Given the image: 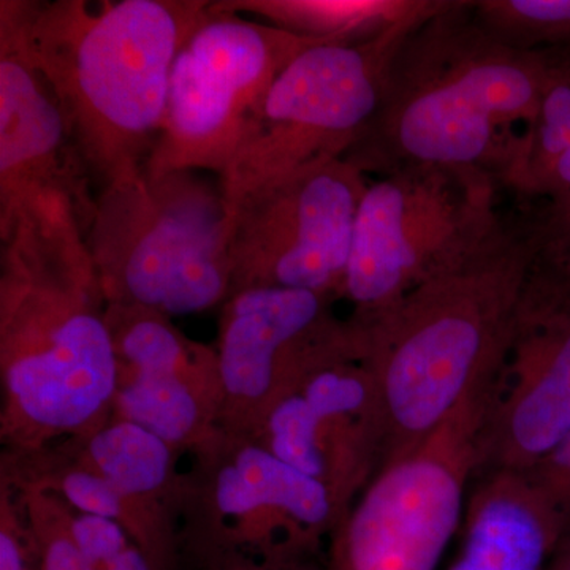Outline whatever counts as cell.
Here are the masks:
<instances>
[{
    "label": "cell",
    "instance_id": "7c38bea8",
    "mask_svg": "<svg viewBox=\"0 0 570 570\" xmlns=\"http://www.w3.org/2000/svg\"><path fill=\"white\" fill-rule=\"evenodd\" d=\"M94 186L61 107L0 2V239L17 228L88 238Z\"/></svg>",
    "mask_w": 570,
    "mask_h": 570
},
{
    "label": "cell",
    "instance_id": "44dd1931",
    "mask_svg": "<svg viewBox=\"0 0 570 570\" xmlns=\"http://www.w3.org/2000/svg\"><path fill=\"white\" fill-rule=\"evenodd\" d=\"M14 490L36 538L40 570H92L71 530L70 505L48 491L20 487Z\"/></svg>",
    "mask_w": 570,
    "mask_h": 570
},
{
    "label": "cell",
    "instance_id": "ffe728a7",
    "mask_svg": "<svg viewBox=\"0 0 570 570\" xmlns=\"http://www.w3.org/2000/svg\"><path fill=\"white\" fill-rule=\"evenodd\" d=\"M472 9L510 47L570 52V0H472Z\"/></svg>",
    "mask_w": 570,
    "mask_h": 570
},
{
    "label": "cell",
    "instance_id": "2e32d148",
    "mask_svg": "<svg viewBox=\"0 0 570 570\" xmlns=\"http://www.w3.org/2000/svg\"><path fill=\"white\" fill-rule=\"evenodd\" d=\"M107 322L116 358L111 417L149 431L186 456L219 426L216 348L148 307L108 305Z\"/></svg>",
    "mask_w": 570,
    "mask_h": 570
},
{
    "label": "cell",
    "instance_id": "8992f818",
    "mask_svg": "<svg viewBox=\"0 0 570 570\" xmlns=\"http://www.w3.org/2000/svg\"><path fill=\"white\" fill-rule=\"evenodd\" d=\"M441 2L371 39L314 45L285 67L219 176L228 217L258 187L346 157L376 115L396 51Z\"/></svg>",
    "mask_w": 570,
    "mask_h": 570
},
{
    "label": "cell",
    "instance_id": "9a60e30c",
    "mask_svg": "<svg viewBox=\"0 0 570 570\" xmlns=\"http://www.w3.org/2000/svg\"><path fill=\"white\" fill-rule=\"evenodd\" d=\"M570 431V281L539 264L521 295L474 475L524 472Z\"/></svg>",
    "mask_w": 570,
    "mask_h": 570
},
{
    "label": "cell",
    "instance_id": "7402d4cb",
    "mask_svg": "<svg viewBox=\"0 0 570 570\" xmlns=\"http://www.w3.org/2000/svg\"><path fill=\"white\" fill-rule=\"evenodd\" d=\"M71 530L92 570H153L121 524L71 509Z\"/></svg>",
    "mask_w": 570,
    "mask_h": 570
},
{
    "label": "cell",
    "instance_id": "603a6c76",
    "mask_svg": "<svg viewBox=\"0 0 570 570\" xmlns=\"http://www.w3.org/2000/svg\"><path fill=\"white\" fill-rule=\"evenodd\" d=\"M0 570H40L39 549L20 494L0 478Z\"/></svg>",
    "mask_w": 570,
    "mask_h": 570
},
{
    "label": "cell",
    "instance_id": "ba28073f",
    "mask_svg": "<svg viewBox=\"0 0 570 570\" xmlns=\"http://www.w3.org/2000/svg\"><path fill=\"white\" fill-rule=\"evenodd\" d=\"M501 184L474 168L412 165L370 181L356 213L343 299L376 317L489 230Z\"/></svg>",
    "mask_w": 570,
    "mask_h": 570
},
{
    "label": "cell",
    "instance_id": "484cf974",
    "mask_svg": "<svg viewBox=\"0 0 570 570\" xmlns=\"http://www.w3.org/2000/svg\"><path fill=\"white\" fill-rule=\"evenodd\" d=\"M324 557L253 560L242 557L184 558L179 570H322Z\"/></svg>",
    "mask_w": 570,
    "mask_h": 570
},
{
    "label": "cell",
    "instance_id": "4316f807",
    "mask_svg": "<svg viewBox=\"0 0 570 570\" xmlns=\"http://www.w3.org/2000/svg\"><path fill=\"white\" fill-rule=\"evenodd\" d=\"M568 190H570V148L551 167L549 175L540 183L538 193L532 200H546V198L568 193Z\"/></svg>",
    "mask_w": 570,
    "mask_h": 570
},
{
    "label": "cell",
    "instance_id": "6da1fadb",
    "mask_svg": "<svg viewBox=\"0 0 570 570\" xmlns=\"http://www.w3.org/2000/svg\"><path fill=\"white\" fill-rule=\"evenodd\" d=\"M568 55L510 47L480 24L472 0H442L396 51L376 115L344 159L366 176L474 168L502 187Z\"/></svg>",
    "mask_w": 570,
    "mask_h": 570
},
{
    "label": "cell",
    "instance_id": "9c48e42d",
    "mask_svg": "<svg viewBox=\"0 0 570 570\" xmlns=\"http://www.w3.org/2000/svg\"><path fill=\"white\" fill-rule=\"evenodd\" d=\"M184 459L181 560L324 557L341 513L316 480L219 428Z\"/></svg>",
    "mask_w": 570,
    "mask_h": 570
},
{
    "label": "cell",
    "instance_id": "e0dca14e",
    "mask_svg": "<svg viewBox=\"0 0 570 570\" xmlns=\"http://www.w3.org/2000/svg\"><path fill=\"white\" fill-rule=\"evenodd\" d=\"M71 441L121 505V527L153 570H179L184 502L183 453L149 431L111 417Z\"/></svg>",
    "mask_w": 570,
    "mask_h": 570
},
{
    "label": "cell",
    "instance_id": "30bf717a",
    "mask_svg": "<svg viewBox=\"0 0 570 570\" xmlns=\"http://www.w3.org/2000/svg\"><path fill=\"white\" fill-rule=\"evenodd\" d=\"M318 43L326 41L209 2L176 55L163 132L145 171H209L219 178L273 82Z\"/></svg>",
    "mask_w": 570,
    "mask_h": 570
},
{
    "label": "cell",
    "instance_id": "277c9868",
    "mask_svg": "<svg viewBox=\"0 0 570 570\" xmlns=\"http://www.w3.org/2000/svg\"><path fill=\"white\" fill-rule=\"evenodd\" d=\"M107 298L85 238L17 228L0 249L2 455L86 436L112 414Z\"/></svg>",
    "mask_w": 570,
    "mask_h": 570
},
{
    "label": "cell",
    "instance_id": "ac0fdd59",
    "mask_svg": "<svg viewBox=\"0 0 570 570\" xmlns=\"http://www.w3.org/2000/svg\"><path fill=\"white\" fill-rule=\"evenodd\" d=\"M448 570H547L562 532L521 472L474 475Z\"/></svg>",
    "mask_w": 570,
    "mask_h": 570
},
{
    "label": "cell",
    "instance_id": "8fae6325",
    "mask_svg": "<svg viewBox=\"0 0 570 570\" xmlns=\"http://www.w3.org/2000/svg\"><path fill=\"white\" fill-rule=\"evenodd\" d=\"M367 184V176L346 159H333L246 195L228 217L230 295L275 287L343 299L355 217Z\"/></svg>",
    "mask_w": 570,
    "mask_h": 570
},
{
    "label": "cell",
    "instance_id": "3957f363",
    "mask_svg": "<svg viewBox=\"0 0 570 570\" xmlns=\"http://www.w3.org/2000/svg\"><path fill=\"white\" fill-rule=\"evenodd\" d=\"M99 190L145 170L208 0H2Z\"/></svg>",
    "mask_w": 570,
    "mask_h": 570
},
{
    "label": "cell",
    "instance_id": "cb8c5ba5",
    "mask_svg": "<svg viewBox=\"0 0 570 570\" xmlns=\"http://www.w3.org/2000/svg\"><path fill=\"white\" fill-rule=\"evenodd\" d=\"M521 474L560 524L562 538H570V431L534 466Z\"/></svg>",
    "mask_w": 570,
    "mask_h": 570
},
{
    "label": "cell",
    "instance_id": "4fadbf2b",
    "mask_svg": "<svg viewBox=\"0 0 570 570\" xmlns=\"http://www.w3.org/2000/svg\"><path fill=\"white\" fill-rule=\"evenodd\" d=\"M337 302L275 287L245 288L225 299L214 346L223 385L219 430L253 436L299 379L356 347L354 326L337 316Z\"/></svg>",
    "mask_w": 570,
    "mask_h": 570
},
{
    "label": "cell",
    "instance_id": "52a82bcc",
    "mask_svg": "<svg viewBox=\"0 0 570 570\" xmlns=\"http://www.w3.org/2000/svg\"><path fill=\"white\" fill-rule=\"evenodd\" d=\"M497 376L417 448L389 461L326 543L322 570H439L460 532Z\"/></svg>",
    "mask_w": 570,
    "mask_h": 570
},
{
    "label": "cell",
    "instance_id": "d6986e66",
    "mask_svg": "<svg viewBox=\"0 0 570 570\" xmlns=\"http://www.w3.org/2000/svg\"><path fill=\"white\" fill-rule=\"evenodd\" d=\"M426 0H216L213 9L250 13L266 24L325 41H358L387 31Z\"/></svg>",
    "mask_w": 570,
    "mask_h": 570
},
{
    "label": "cell",
    "instance_id": "d4e9b609",
    "mask_svg": "<svg viewBox=\"0 0 570 570\" xmlns=\"http://www.w3.org/2000/svg\"><path fill=\"white\" fill-rule=\"evenodd\" d=\"M538 230L539 253L570 245V190L546 200H530Z\"/></svg>",
    "mask_w": 570,
    "mask_h": 570
},
{
    "label": "cell",
    "instance_id": "7a4b0ae2",
    "mask_svg": "<svg viewBox=\"0 0 570 570\" xmlns=\"http://www.w3.org/2000/svg\"><path fill=\"white\" fill-rule=\"evenodd\" d=\"M538 250L531 202L519 198L459 261L387 311L347 317L384 403V464L422 444L501 367Z\"/></svg>",
    "mask_w": 570,
    "mask_h": 570
},
{
    "label": "cell",
    "instance_id": "83f0119b",
    "mask_svg": "<svg viewBox=\"0 0 570 570\" xmlns=\"http://www.w3.org/2000/svg\"><path fill=\"white\" fill-rule=\"evenodd\" d=\"M547 570H570V538L561 540L547 566Z\"/></svg>",
    "mask_w": 570,
    "mask_h": 570
},
{
    "label": "cell",
    "instance_id": "5bb4252c",
    "mask_svg": "<svg viewBox=\"0 0 570 570\" xmlns=\"http://www.w3.org/2000/svg\"><path fill=\"white\" fill-rule=\"evenodd\" d=\"M250 438L324 487L343 520L387 456L384 403L358 341L299 379Z\"/></svg>",
    "mask_w": 570,
    "mask_h": 570
},
{
    "label": "cell",
    "instance_id": "5b68a950",
    "mask_svg": "<svg viewBox=\"0 0 570 570\" xmlns=\"http://www.w3.org/2000/svg\"><path fill=\"white\" fill-rule=\"evenodd\" d=\"M228 235L219 178L142 170L97 193L86 243L108 305L174 318L220 307L230 295Z\"/></svg>",
    "mask_w": 570,
    "mask_h": 570
}]
</instances>
